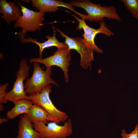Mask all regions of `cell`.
Listing matches in <instances>:
<instances>
[{
    "instance_id": "1",
    "label": "cell",
    "mask_w": 138,
    "mask_h": 138,
    "mask_svg": "<svg viewBox=\"0 0 138 138\" xmlns=\"http://www.w3.org/2000/svg\"><path fill=\"white\" fill-rule=\"evenodd\" d=\"M70 4L73 6L83 9L87 13L86 20L90 22L103 21L104 18L121 20L117 9L113 5L102 6L99 4H95L88 0L73 1Z\"/></svg>"
},
{
    "instance_id": "2",
    "label": "cell",
    "mask_w": 138,
    "mask_h": 138,
    "mask_svg": "<svg viewBox=\"0 0 138 138\" xmlns=\"http://www.w3.org/2000/svg\"><path fill=\"white\" fill-rule=\"evenodd\" d=\"M33 63V70L32 75L30 78H27L24 88L26 93L28 96L34 95L40 92L43 88L52 84L58 86L57 83L51 77L52 68L46 67L43 70L39 64Z\"/></svg>"
},
{
    "instance_id": "3",
    "label": "cell",
    "mask_w": 138,
    "mask_h": 138,
    "mask_svg": "<svg viewBox=\"0 0 138 138\" xmlns=\"http://www.w3.org/2000/svg\"><path fill=\"white\" fill-rule=\"evenodd\" d=\"M52 87L49 85L40 92L29 96L33 104L40 106L47 111L49 114V121L59 124L66 120L68 116L65 112L57 109L53 104L49 96Z\"/></svg>"
},
{
    "instance_id": "4",
    "label": "cell",
    "mask_w": 138,
    "mask_h": 138,
    "mask_svg": "<svg viewBox=\"0 0 138 138\" xmlns=\"http://www.w3.org/2000/svg\"><path fill=\"white\" fill-rule=\"evenodd\" d=\"M17 2L21 7L22 15L15 22L14 27L22 29L21 31L18 33V36L22 39L25 38L26 33L28 31L33 32L41 30L45 14L40 11L30 10Z\"/></svg>"
},
{
    "instance_id": "5",
    "label": "cell",
    "mask_w": 138,
    "mask_h": 138,
    "mask_svg": "<svg viewBox=\"0 0 138 138\" xmlns=\"http://www.w3.org/2000/svg\"><path fill=\"white\" fill-rule=\"evenodd\" d=\"M61 36L65 39V43L68 46L69 50L74 49L80 55V64L84 68L88 67L91 68V62L94 61L93 53L95 51L84 40L81 38L70 37L54 26Z\"/></svg>"
},
{
    "instance_id": "6",
    "label": "cell",
    "mask_w": 138,
    "mask_h": 138,
    "mask_svg": "<svg viewBox=\"0 0 138 138\" xmlns=\"http://www.w3.org/2000/svg\"><path fill=\"white\" fill-rule=\"evenodd\" d=\"M44 122L33 123L34 129L41 134V138H66L71 135L73 130L71 120L69 119L63 125L52 122L47 125Z\"/></svg>"
},
{
    "instance_id": "7",
    "label": "cell",
    "mask_w": 138,
    "mask_h": 138,
    "mask_svg": "<svg viewBox=\"0 0 138 138\" xmlns=\"http://www.w3.org/2000/svg\"><path fill=\"white\" fill-rule=\"evenodd\" d=\"M30 67L26 61L22 59L19 63L18 70L16 73V78L14 83L12 89L7 92L4 98L14 104L18 100L21 99L30 100L29 96L26 93L24 88V81L27 78Z\"/></svg>"
},
{
    "instance_id": "8",
    "label": "cell",
    "mask_w": 138,
    "mask_h": 138,
    "mask_svg": "<svg viewBox=\"0 0 138 138\" xmlns=\"http://www.w3.org/2000/svg\"><path fill=\"white\" fill-rule=\"evenodd\" d=\"M71 50L68 48L57 49L52 55L44 59L31 58L30 62V63L37 62L42 63L46 68L50 67L52 66L60 67L64 72L65 81L67 83L69 80L68 68L71 64L70 62L71 59Z\"/></svg>"
},
{
    "instance_id": "9",
    "label": "cell",
    "mask_w": 138,
    "mask_h": 138,
    "mask_svg": "<svg viewBox=\"0 0 138 138\" xmlns=\"http://www.w3.org/2000/svg\"><path fill=\"white\" fill-rule=\"evenodd\" d=\"M72 15L78 22L76 29L78 30L83 29L84 30V33L82 35L83 39L95 51L100 54L103 53V50L95 44V39L96 35L102 33L109 37L114 35V33L107 26L105 22L103 21L100 22L99 28L95 29L88 26L85 22V20L80 19L74 15Z\"/></svg>"
},
{
    "instance_id": "10",
    "label": "cell",
    "mask_w": 138,
    "mask_h": 138,
    "mask_svg": "<svg viewBox=\"0 0 138 138\" xmlns=\"http://www.w3.org/2000/svg\"><path fill=\"white\" fill-rule=\"evenodd\" d=\"M31 6L44 13H54L58 9V7L66 8L78 15L82 19H85L86 15L80 13L75 10L73 6L69 3L61 1L55 0H32Z\"/></svg>"
},
{
    "instance_id": "11",
    "label": "cell",
    "mask_w": 138,
    "mask_h": 138,
    "mask_svg": "<svg viewBox=\"0 0 138 138\" xmlns=\"http://www.w3.org/2000/svg\"><path fill=\"white\" fill-rule=\"evenodd\" d=\"M0 13L1 19H4L10 25L13 21H16L22 15L19 7L15 2H8L6 0L0 1Z\"/></svg>"
},
{
    "instance_id": "12",
    "label": "cell",
    "mask_w": 138,
    "mask_h": 138,
    "mask_svg": "<svg viewBox=\"0 0 138 138\" xmlns=\"http://www.w3.org/2000/svg\"><path fill=\"white\" fill-rule=\"evenodd\" d=\"M16 138H41L40 133L34 129L27 114L21 115Z\"/></svg>"
},
{
    "instance_id": "13",
    "label": "cell",
    "mask_w": 138,
    "mask_h": 138,
    "mask_svg": "<svg viewBox=\"0 0 138 138\" xmlns=\"http://www.w3.org/2000/svg\"><path fill=\"white\" fill-rule=\"evenodd\" d=\"M52 27L53 30V36H47L46 37L47 40L43 42H40L38 41L36 38L33 39L31 37L28 38L27 39L24 38L21 39L20 40L23 43H28L31 42L37 44L39 47V58L40 59H42V52L43 50L45 48L52 47H56L57 49L68 48L67 45L65 43L60 42L58 40L56 37V30L54 29V28L53 26Z\"/></svg>"
},
{
    "instance_id": "14",
    "label": "cell",
    "mask_w": 138,
    "mask_h": 138,
    "mask_svg": "<svg viewBox=\"0 0 138 138\" xmlns=\"http://www.w3.org/2000/svg\"><path fill=\"white\" fill-rule=\"evenodd\" d=\"M33 104L30 100L27 99H21L18 100L14 104V107L6 113L7 118L13 119L20 115L27 114Z\"/></svg>"
},
{
    "instance_id": "15",
    "label": "cell",
    "mask_w": 138,
    "mask_h": 138,
    "mask_svg": "<svg viewBox=\"0 0 138 138\" xmlns=\"http://www.w3.org/2000/svg\"><path fill=\"white\" fill-rule=\"evenodd\" d=\"M27 115L32 123L43 121L45 123L49 121V114L43 107L33 104L30 108Z\"/></svg>"
},
{
    "instance_id": "16",
    "label": "cell",
    "mask_w": 138,
    "mask_h": 138,
    "mask_svg": "<svg viewBox=\"0 0 138 138\" xmlns=\"http://www.w3.org/2000/svg\"><path fill=\"white\" fill-rule=\"evenodd\" d=\"M125 7L131 12L132 16L138 19V0H121Z\"/></svg>"
},
{
    "instance_id": "17",
    "label": "cell",
    "mask_w": 138,
    "mask_h": 138,
    "mask_svg": "<svg viewBox=\"0 0 138 138\" xmlns=\"http://www.w3.org/2000/svg\"><path fill=\"white\" fill-rule=\"evenodd\" d=\"M121 135V138H138V122L131 132L127 133L125 130L122 129Z\"/></svg>"
},
{
    "instance_id": "18",
    "label": "cell",
    "mask_w": 138,
    "mask_h": 138,
    "mask_svg": "<svg viewBox=\"0 0 138 138\" xmlns=\"http://www.w3.org/2000/svg\"><path fill=\"white\" fill-rule=\"evenodd\" d=\"M9 84L6 83L0 86V103H6L7 100L4 98L5 97L7 92L6 91Z\"/></svg>"
},
{
    "instance_id": "19",
    "label": "cell",
    "mask_w": 138,
    "mask_h": 138,
    "mask_svg": "<svg viewBox=\"0 0 138 138\" xmlns=\"http://www.w3.org/2000/svg\"><path fill=\"white\" fill-rule=\"evenodd\" d=\"M8 118H0V124H1L4 122H8Z\"/></svg>"
},
{
    "instance_id": "20",
    "label": "cell",
    "mask_w": 138,
    "mask_h": 138,
    "mask_svg": "<svg viewBox=\"0 0 138 138\" xmlns=\"http://www.w3.org/2000/svg\"><path fill=\"white\" fill-rule=\"evenodd\" d=\"M4 108L2 104L0 103V110L1 111H2L3 110Z\"/></svg>"
}]
</instances>
